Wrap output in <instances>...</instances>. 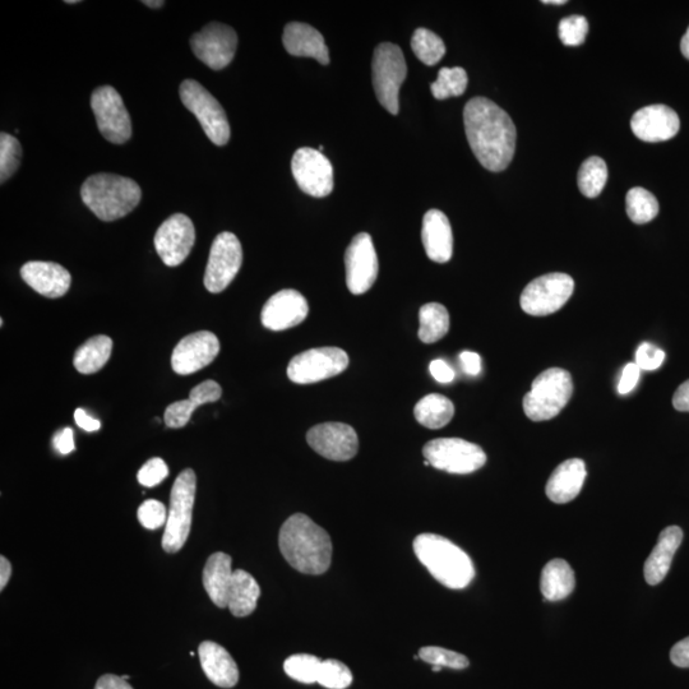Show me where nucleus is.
<instances>
[{"label":"nucleus","mask_w":689,"mask_h":689,"mask_svg":"<svg viewBox=\"0 0 689 689\" xmlns=\"http://www.w3.org/2000/svg\"><path fill=\"white\" fill-rule=\"evenodd\" d=\"M464 123L467 141L485 169L499 173L511 164L517 132L510 115L487 97L466 104Z\"/></svg>","instance_id":"f257e3e1"},{"label":"nucleus","mask_w":689,"mask_h":689,"mask_svg":"<svg viewBox=\"0 0 689 689\" xmlns=\"http://www.w3.org/2000/svg\"><path fill=\"white\" fill-rule=\"evenodd\" d=\"M202 581L212 603L221 609L229 608L234 617H248L256 610L261 587L251 573L233 570L229 554H212L203 568Z\"/></svg>","instance_id":"f03ea898"},{"label":"nucleus","mask_w":689,"mask_h":689,"mask_svg":"<svg viewBox=\"0 0 689 689\" xmlns=\"http://www.w3.org/2000/svg\"><path fill=\"white\" fill-rule=\"evenodd\" d=\"M279 547L290 566L305 575H323L331 566L330 535L303 513H295L281 526Z\"/></svg>","instance_id":"7ed1b4c3"},{"label":"nucleus","mask_w":689,"mask_h":689,"mask_svg":"<svg viewBox=\"0 0 689 689\" xmlns=\"http://www.w3.org/2000/svg\"><path fill=\"white\" fill-rule=\"evenodd\" d=\"M414 552L430 575L448 589H465L474 580L475 567L471 558L441 535L416 536Z\"/></svg>","instance_id":"20e7f679"},{"label":"nucleus","mask_w":689,"mask_h":689,"mask_svg":"<svg viewBox=\"0 0 689 689\" xmlns=\"http://www.w3.org/2000/svg\"><path fill=\"white\" fill-rule=\"evenodd\" d=\"M81 197L101 221L112 223L131 214L140 205L142 192L131 178L95 174L82 184Z\"/></svg>","instance_id":"39448f33"},{"label":"nucleus","mask_w":689,"mask_h":689,"mask_svg":"<svg viewBox=\"0 0 689 689\" xmlns=\"http://www.w3.org/2000/svg\"><path fill=\"white\" fill-rule=\"evenodd\" d=\"M573 393L571 374L562 368L540 373L524 397V411L533 422L556 418L570 402Z\"/></svg>","instance_id":"423d86ee"},{"label":"nucleus","mask_w":689,"mask_h":689,"mask_svg":"<svg viewBox=\"0 0 689 689\" xmlns=\"http://www.w3.org/2000/svg\"><path fill=\"white\" fill-rule=\"evenodd\" d=\"M197 476L192 469L183 470L171 489L168 521L163 535L166 553H178L191 534Z\"/></svg>","instance_id":"0eeeda50"},{"label":"nucleus","mask_w":689,"mask_h":689,"mask_svg":"<svg viewBox=\"0 0 689 689\" xmlns=\"http://www.w3.org/2000/svg\"><path fill=\"white\" fill-rule=\"evenodd\" d=\"M373 86L379 103L393 115L399 114V95L408 66L399 45L383 43L373 55Z\"/></svg>","instance_id":"6e6552de"},{"label":"nucleus","mask_w":689,"mask_h":689,"mask_svg":"<svg viewBox=\"0 0 689 689\" xmlns=\"http://www.w3.org/2000/svg\"><path fill=\"white\" fill-rule=\"evenodd\" d=\"M179 95L189 112L196 115L210 141L225 146L230 140V124L219 101L194 80L183 81Z\"/></svg>","instance_id":"1a4fd4ad"},{"label":"nucleus","mask_w":689,"mask_h":689,"mask_svg":"<svg viewBox=\"0 0 689 689\" xmlns=\"http://www.w3.org/2000/svg\"><path fill=\"white\" fill-rule=\"evenodd\" d=\"M430 466L450 474L475 473L487 462L483 448L461 438H438L423 448Z\"/></svg>","instance_id":"9d476101"},{"label":"nucleus","mask_w":689,"mask_h":689,"mask_svg":"<svg viewBox=\"0 0 689 689\" xmlns=\"http://www.w3.org/2000/svg\"><path fill=\"white\" fill-rule=\"evenodd\" d=\"M575 281L570 275L548 274L530 282L522 291L521 308L534 317L549 316L559 311L570 300Z\"/></svg>","instance_id":"9b49d317"},{"label":"nucleus","mask_w":689,"mask_h":689,"mask_svg":"<svg viewBox=\"0 0 689 689\" xmlns=\"http://www.w3.org/2000/svg\"><path fill=\"white\" fill-rule=\"evenodd\" d=\"M91 109L96 124L106 141L122 145L131 140L132 123L122 96L112 86H101L92 92Z\"/></svg>","instance_id":"f8f14e48"},{"label":"nucleus","mask_w":689,"mask_h":689,"mask_svg":"<svg viewBox=\"0 0 689 689\" xmlns=\"http://www.w3.org/2000/svg\"><path fill=\"white\" fill-rule=\"evenodd\" d=\"M349 367V356L339 348L311 349L291 359L288 377L297 385H311L339 376Z\"/></svg>","instance_id":"ddd939ff"},{"label":"nucleus","mask_w":689,"mask_h":689,"mask_svg":"<svg viewBox=\"0 0 689 689\" xmlns=\"http://www.w3.org/2000/svg\"><path fill=\"white\" fill-rule=\"evenodd\" d=\"M243 265V249L237 235L225 231L212 243L205 272V286L212 294L223 293Z\"/></svg>","instance_id":"4468645a"},{"label":"nucleus","mask_w":689,"mask_h":689,"mask_svg":"<svg viewBox=\"0 0 689 689\" xmlns=\"http://www.w3.org/2000/svg\"><path fill=\"white\" fill-rule=\"evenodd\" d=\"M194 55L207 67L220 71L228 67L238 48V35L224 23L212 22L191 38Z\"/></svg>","instance_id":"2eb2a0df"},{"label":"nucleus","mask_w":689,"mask_h":689,"mask_svg":"<svg viewBox=\"0 0 689 689\" xmlns=\"http://www.w3.org/2000/svg\"><path fill=\"white\" fill-rule=\"evenodd\" d=\"M291 171L299 188L309 196L323 198L334 191V168L321 151L302 147L291 160Z\"/></svg>","instance_id":"dca6fc26"},{"label":"nucleus","mask_w":689,"mask_h":689,"mask_svg":"<svg viewBox=\"0 0 689 689\" xmlns=\"http://www.w3.org/2000/svg\"><path fill=\"white\" fill-rule=\"evenodd\" d=\"M345 267L351 294L362 295L372 289L378 276V257L371 235L360 233L351 240L345 253Z\"/></svg>","instance_id":"f3484780"},{"label":"nucleus","mask_w":689,"mask_h":689,"mask_svg":"<svg viewBox=\"0 0 689 689\" xmlns=\"http://www.w3.org/2000/svg\"><path fill=\"white\" fill-rule=\"evenodd\" d=\"M194 242L196 229L192 220L183 214L170 216L155 235L156 252L169 267L182 265L191 254Z\"/></svg>","instance_id":"a211bd4d"},{"label":"nucleus","mask_w":689,"mask_h":689,"mask_svg":"<svg viewBox=\"0 0 689 689\" xmlns=\"http://www.w3.org/2000/svg\"><path fill=\"white\" fill-rule=\"evenodd\" d=\"M307 442L318 455L331 461H349L359 450L358 434L344 423L316 425L309 430Z\"/></svg>","instance_id":"6ab92c4d"},{"label":"nucleus","mask_w":689,"mask_h":689,"mask_svg":"<svg viewBox=\"0 0 689 689\" xmlns=\"http://www.w3.org/2000/svg\"><path fill=\"white\" fill-rule=\"evenodd\" d=\"M219 353L220 341L215 334L210 331L194 332L175 346L171 367L179 376H189L214 362Z\"/></svg>","instance_id":"aec40b11"},{"label":"nucleus","mask_w":689,"mask_h":689,"mask_svg":"<svg viewBox=\"0 0 689 689\" xmlns=\"http://www.w3.org/2000/svg\"><path fill=\"white\" fill-rule=\"evenodd\" d=\"M307 299L297 290L285 289L272 295L262 309V325L271 331H285L300 325L307 318Z\"/></svg>","instance_id":"412c9836"},{"label":"nucleus","mask_w":689,"mask_h":689,"mask_svg":"<svg viewBox=\"0 0 689 689\" xmlns=\"http://www.w3.org/2000/svg\"><path fill=\"white\" fill-rule=\"evenodd\" d=\"M631 128L641 141L664 142L677 136L681 128V120L678 114L667 105H650L633 115Z\"/></svg>","instance_id":"4be33fe9"},{"label":"nucleus","mask_w":689,"mask_h":689,"mask_svg":"<svg viewBox=\"0 0 689 689\" xmlns=\"http://www.w3.org/2000/svg\"><path fill=\"white\" fill-rule=\"evenodd\" d=\"M22 280L43 297L62 298L71 288L72 276L54 262L31 261L21 268Z\"/></svg>","instance_id":"5701e85b"},{"label":"nucleus","mask_w":689,"mask_h":689,"mask_svg":"<svg viewBox=\"0 0 689 689\" xmlns=\"http://www.w3.org/2000/svg\"><path fill=\"white\" fill-rule=\"evenodd\" d=\"M282 43L286 52L294 57L313 58L323 66L330 63V52L321 32L307 23H288L282 36Z\"/></svg>","instance_id":"b1692460"},{"label":"nucleus","mask_w":689,"mask_h":689,"mask_svg":"<svg viewBox=\"0 0 689 689\" xmlns=\"http://www.w3.org/2000/svg\"><path fill=\"white\" fill-rule=\"evenodd\" d=\"M422 239L430 261L446 263L453 253V235L450 220L439 210H429L424 215Z\"/></svg>","instance_id":"393cba45"},{"label":"nucleus","mask_w":689,"mask_h":689,"mask_svg":"<svg viewBox=\"0 0 689 689\" xmlns=\"http://www.w3.org/2000/svg\"><path fill=\"white\" fill-rule=\"evenodd\" d=\"M201 667L206 677L221 688H233L239 681L237 663L223 646L214 641H205L198 649Z\"/></svg>","instance_id":"a878e982"},{"label":"nucleus","mask_w":689,"mask_h":689,"mask_svg":"<svg viewBox=\"0 0 689 689\" xmlns=\"http://www.w3.org/2000/svg\"><path fill=\"white\" fill-rule=\"evenodd\" d=\"M683 531L681 527L669 526L661 531L658 544L652 549L644 567L646 582L649 585H659L667 577L672 566L674 554L681 547Z\"/></svg>","instance_id":"bb28decb"},{"label":"nucleus","mask_w":689,"mask_h":689,"mask_svg":"<svg viewBox=\"0 0 689 689\" xmlns=\"http://www.w3.org/2000/svg\"><path fill=\"white\" fill-rule=\"evenodd\" d=\"M586 475V465L581 459L564 461L550 475L545 489L548 498L558 504L573 501L580 494Z\"/></svg>","instance_id":"cd10ccee"},{"label":"nucleus","mask_w":689,"mask_h":689,"mask_svg":"<svg viewBox=\"0 0 689 689\" xmlns=\"http://www.w3.org/2000/svg\"><path fill=\"white\" fill-rule=\"evenodd\" d=\"M575 585V572L564 559H553L541 572V594L549 601L568 598L575 589Z\"/></svg>","instance_id":"c85d7f7f"},{"label":"nucleus","mask_w":689,"mask_h":689,"mask_svg":"<svg viewBox=\"0 0 689 689\" xmlns=\"http://www.w3.org/2000/svg\"><path fill=\"white\" fill-rule=\"evenodd\" d=\"M112 350L113 341L110 337L105 335L92 337L76 351L73 365L81 374H94L109 362Z\"/></svg>","instance_id":"c756f323"},{"label":"nucleus","mask_w":689,"mask_h":689,"mask_svg":"<svg viewBox=\"0 0 689 689\" xmlns=\"http://www.w3.org/2000/svg\"><path fill=\"white\" fill-rule=\"evenodd\" d=\"M415 419L429 429H441L451 422L455 406L446 396L430 393L415 405Z\"/></svg>","instance_id":"7c9ffc66"},{"label":"nucleus","mask_w":689,"mask_h":689,"mask_svg":"<svg viewBox=\"0 0 689 689\" xmlns=\"http://www.w3.org/2000/svg\"><path fill=\"white\" fill-rule=\"evenodd\" d=\"M419 339L424 344H434L450 331V314L445 305L428 303L419 312Z\"/></svg>","instance_id":"2f4dec72"},{"label":"nucleus","mask_w":689,"mask_h":689,"mask_svg":"<svg viewBox=\"0 0 689 689\" xmlns=\"http://www.w3.org/2000/svg\"><path fill=\"white\" fill-rule=\"evenodd\" d=\"M607 180L608 166L598 156L589 157L578 171V188L587 198L598 197Z\"/></svg>","instance_id":"473e14b6"},{"label":"nucleus","mask_w":689,"mask_h":689,"mask_svg":"<svg viewBox=\"0 0 689 689\" xmlns=\"http://www.w3.org/2000/svg\"><path fill=\"white\" fill-rule=\"evenodd\" d=\"M627 215L633 223H650L659 214V202L654 194L645 188H632L626 198Z\"/></svg>","instance_id":"72a5a7b5"},{"label":"nucleus","mask_w":689,"mask_h":689,"mask_svg":"<svg viewBox=\"0 0 689 689\" xmlns=\"http://www.w3.org/2000/svg\"><path fill=\"white\" fill-rule=\"evenodd\" d=\"M411 49L427 66H436L446 54V45L443 40L427 29H418L414 32Z\"/></svg>","instance_id":"f704fd0d"},{"label":"nucleus","mask_w":689,"mask_h":689,"mask_svg":"<svg viewBox=\"0 0 689 689\" xmlns=\"http://www.w3.org/2000/svg\"><path fill=\"white\" fill-rule=\"evenodd\" d=\"M467 83H469V77L464 68H442L438 73L437 81L430 86V90L437 100H446L448 97L464 95Z\"/></svg>","instance_id":"c9c22d12"},{"label":"nucleus","mask_w":689,"mask_h":689,"mask_svg":"<svg viewBox=\"0 0 689 689\" xmlns=\"http://www.w3.org/2000/svg\"><path fill=\"white\" fill-rule=\"evenodd\" d=\"M322 660L317 656L297 654L285 660L284 670L291 679L299 683L313 684L318 681Z\"/></svg>","instance_id":"e433bc0d"},{"label":"nucleus","mask_w":689,"mask_h":689,"mask_svg":"<svg viewBox=\"0 0 689 689\" xmlns=\"http://www.w3.org/2000/svg\"><path fill=\"white\" fill-rule=\"evenodd\" d=\"M22 147L16 137L0 134V182L6 183L20 168Z\"/></svg>","instance_id":"4c0bfd02"},{"label":"nucleus","mask_w":689,"mask_h":689,"mask_svg":"<svg viewBox=\"0 0 689 689\" xmlns=\"http://www.w3.org/2000/svg\"><path fill=\"white\" fill-rule=\"evenodd\" d=\"M353 673L339 660H323L319 669L318 681L327 689H346L353 683Z\"/></svg>","instance_id":"58836bf2"},{"label":"nucleus","mask_w":689,"mask_h":689,"mask_svg":"<svg viewBox=\"0 0 689 689\" xmlns=\"http://www.w3.org/2000/svg\"><path fill=\"white\" fill-rule=\"evenodd\" d=\"M419 659L425 661L433 667L466 669L470 665L469 659L459 652L443 649V647L428 646L419 651Z\"/></svg>","instance_id":"ea45409f"},{"label":"nucleus","mask_w":689,"mask_h":689,"mask_svg":"<svg viewBox=\"0 0 689 689\" xmlns=\"http://www.w3.org/2000/svg\"><path fill=\"white\" fill-rule=\"evenodd\" d=\"M589 22L584 16H570L559 22V39L566 46H578L585 43Z\"/></svg>","instance_id":"a19ab883"},{"label":"nucleus","mask_w":689,"mask_h":689,"mask_svg":"<svg viewBox=\"0 0 689 689\" xmlns=\"http://www.w3.org/2000/svg\"><path fill=\"white\" fill-rule=\"evenodd\" d=\"M138 521L145 529L156 530L166 525L168 521V511L163 503L156 499H147L138 508Z\"/></svg>","instance_id":"79ce46f5"},{"label":"nucleus","mask_w":689,"mask_h":689,"mask_svg":"<svg viewBox=\"0 0 689 689\" xmlns=\"http://www.w3.org/2000/svg\"><path fill=\"white\" fill-rule=\"evenodd\" d=\"M198 409L191 400L173 402L165 410L164 420L166 427L171 429L184 428L191 422L194 410Z\"/></svg>","instance_id":"37998d69"},{"label":"nucleus","mask_w":689,"mask_h":689,"mask_svg":"<svg viewBox=\"0 0 689 689\" xmlns=\"http://www.w3.org/2000/svg\"><path fill=\"white\" fill-rule=\"evenodd\" d=\"M169 475V467L165 464L163 459L155 457L147 461L145 465L138 471L137 479L143 487L154 488L161 482H164L166 476Z\"/></svg>","instance_id":"c03bdc74"},{"label":"nucleus","mask_w":689,"mask_h":689,"mask_svg":"<svg viewBox=\"0 0 689 689\" xmlns=\"http://www.w3.org/2000/svg\"><path fill=\"white\" fill-rule=\"evenodd\" d=\"M664 360V351L647 342L642 344L636 353V364L641 371H656L663 365Z\"/></svg>","instance_id":"a18cd8bd"},{"label":"nucleus","mask_w":689,"mask_h":689,"mask_svg":"<svg viewBox=\"0 0 689 689\" xmlns=\"http://www.w3.org/2000/svg\"><path fill=\"white\" fill-rule=\"evenodd\" d=\"M221 395H223V390H221L219 383L205 381L193 388L191 393H189V400L200 408V406L208 404V402L219 401Z\"/></svg>","instance_id":"49530a36"},{"label":"nucleus","mask_w":689,"mask_h":689,"mask_svg":"<svg viewBox=\"0 0 689 689\" xmlns=\"http://www.w3.org/2000/svg\"><path fill=\"white\" fill-rule=\"evenodd\" d=\"M641 369L636 363H628L622 372L621 381H619L618 392L621 395H627L632 390H635L638 381H640Z\"/></svg>","instance_id":"de8ad7c7"},{"label":"nucleus","mask_w":689,"mask_h":689,"mask_svg":"<svg viewBox=\"0 0 689 689\" xmlns=\"http://www.w3.org/2000/svg\"><path fill=\"white\" fill-rule=\"evenodd\" d=\"M429 371L433 378L443 385L451 383L456 377L455 371L442 359L433 360L429 365Z\"/></svg>","instance_id":"09e8293b"},{"label":"nucleus","mask_w":689,"mask_h":689,"mask_svg":"<svg viewBox=\"0 0 689 689\" xmlns=\"http://www.w3.org/2000/svg\"><path fill=\"white\" fill-rule=\"evenodd\" d=\"M75 434L71 428H66L60 430L59 433L55 434L53 439L55 450H57L60 455H69V453L75 451Z\"/></svg>","instance_id":"8fccbe9b"},{"label":"nucleus","mask_w":689,"mask_h":689,"mask_svg":"<svg viewBox=\"0 0 689 689\" xmlns=\"http://www.w3.org/2000/svg\"><path fill=\"white\" fill-rule=\"evenodd\" d=\"M670 660L679 668H689V637L674 645L670 651Z\"/></svg>","instance_id":"3c124183"},{"label":"nucleus","mask_w":689,"mask_h":689,"mask_svg":"<svg viewBox=\"0 0 689 689\" xmlns=\"http://www.w3.org/2000/svg\"><path fill=\"white\" fill-rule=\"evenodd\" d=\"M460 362L462 368L470 376H478L480 371H482V358L478 353H473V351H462L460 354Z\"/></svg>","instance_id":"603ef678"},{"label":"nucleus","mask_w":689,"mask_h":689,"mask_svg":"<svg viewBox=\"0 0 689 689\" xmlns=\"http://www.w3.org/2000/svg\"><path fill=\"white\" fill-rule=\"evenodd\" d=\"M95 689H133L131 684L122 677L113 674H105L96 682Z\"/></svg>","instance_id":"864d4df0"},{"label":"nucleus","mask_w":689,"mask_h":689,"mask_svg":"<svg viewBox=\"0 0 689 689\" xmlns=\"http://www.w3.org/2000/svg\"><path fill=\"white\" fill-rule=\"evenodd\" d=\"M673 406L675 410L682 413H689V379L682 383L675 391L673 396Z\"/></svg>","instance_id":"5fc2aeb1"},{"label":"nucleus","mask_w":689,"mask_h":689,"mask_svg":"<svg viewBox=\"0 0 689 689\" xmlns=\"http://www.w3.org/2000/svg\"><path fill=\"white\" fill-rule=\"evenodd\" d=\"M75 420L78 427L86 430V432H97L101 427L99 420L91 418V416L82 409H77L75 411Z\"/></svg>","instance_id":"6e6d98bb"},{"label":"nucleus","mask_w":689,"mask_h":689,"mask_svg":"<svg viewBox=\"0 0 689 689\" xmlns=\"http://www.w3.org/2000/svg\"><path fill=\"white\" fill-rule=\"evenodd\" d=\"M12 575V566L4 556L0 557V590L6 589Z\"/></svg>","instance_id":"4d7b16f0"},{"label":"nucleus","mask_w":689,"mask_h":689,"mask_svg":"<svg viewBox=\"0 0 689 689\" xmlns=\"http://www.w3.org/2000/svg\"><path fill=\"white\" fill-rule=\"evenodd\" d=\"M681 50L684 57H686L689 60V27L686 34H684L682 38Z\"/></svg>","instance_id":"13d9d810"},{"label":"nucleus","mask_w":689,"mask_h":689,"mask_svg":"<svg viewBox=\"0 0 689 689\" xmlns=\"http://www.w3.org/2000/svg\"><path fill=\"white\" fill-rule=\"evenodd\" d=\"M142 3L146 4V6L150 8H160L163 7L165 4L163 0H160V2H157V0H145V2Z\"/></svg>","instance_id":"bf43d9fd"},{"label":"nucleus","mask_w":689,"mask_h":689,"mask_svg":"<svg viewBox=\"0 0 689 689\" xmlns=\"http://www.w3.org/2000/svg\"><path fill=\"white\" fill-rule=\"evenodd\" d=\"M544 4H557V6H562L566 4V0H544Z\"/></svg>","instance_id":"052dcab7"},{"label":"nucleus","mask_w":689,"mask_h":689,"mask_svg":"<svg viewBox=\"0 0 689 689\" xmlns=\"http://www.w3.org/2000/svg\"><path fill=\"white\" fill-rule=\"evenodd\" d=\"M76 3H80V2H78V0H67V4H76Z\"/></svg>","instance_id":"680f3d73"},{"label":"nucleus","mask_w":689,"mask_h":689,"mask_svg":"<svg viewBox=\"0 0 689 689\" xmlns=\"http://www.w3.org/2000/svg\"><path fill=\"white\" fill-rule=\"evenodd\" d=\"M441 667H433V672H441Z\"/></svg>","instance_id":"e2e57ef3"}]
</instances>
